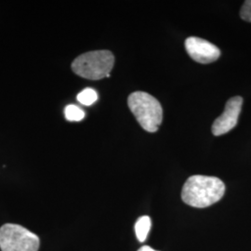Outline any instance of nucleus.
I'll list each match as a JSON object with an SVG mask.
<instances>
[{"instance_id": "1", "label": "nucleus", "mask_w": 251, "mask_h": 251, "mask_svg": "<svg viewBox=\"0 0 251 251\" xmlns=\"http://www.w3.org/2000/svg\"><path fill=\"white\" fill-rule=\"evenodd\" d=\"M225 185L217 177L194 175L184 183L181 199L188 206L204 208L220 201L225 196Z\"/></svg>"}, {"instance_id": "2", "label": "nucleus", "mask_w": 251, "mask_h": 251, "mask_svg": "<svg viewBox=\"0 0 251 251\" xmlns=\"http://www.w3.org/2000/svg\"><path fill=\"white\" fill-rule=\"evenodd\" d=\"M127 105L144 130H158L163 119V109L154 97L144 91H136L128 96Z\"/></svg>"}, {"instance_id": "3", "label": "nucleus", "mask_w": 251, "mask_h": 251, "mask_svg": "<svg viewBox=\"0 0 251 251\" xmlns=\"http://www.w3.org/2000/svg\"><path fill=\"white\" fill-rule=\"evenodd\" d=\"M115 64V57L109 50H95L79 55L72 63L77 75L90 80L109 77Z\"/></svg>"}, {"instance_id": "4", "label": "nucleus", "mask_w": 251, "mask_h": 251, "mask_svg": "<svg viewBox=\"0 0 251 251\" xmlns=\"http://www.w3.org/2000/svg\"><path fill=\"white\" fill-rule=\"evenodd\" d=\"M39 237L19 225L7 224L0 228L2 251H38Z\"/></svg>"}, {"instance_id": "5", "label": "nucleus", "mask_w": 251, "mask_h": 251, "mask_svg": "<svg viewBox=\"0 0 251 251\" xmlns=\"http://www.w3.org/2000/svg\"><path fill=\"white\" fill-rule=\"evenodd\" d=\"M243 98L235 96L226 102L225 112L214 121L211 131L214 136H221L232 130L237 125L242 109Z\"/></svg>"}, {"instance_id": "6", "label": "nucleus", "mask_w": 251, "mask_h": 251, "mask_svg": "<svg viewBox=\"0 0 251 251\" xmlns=\"http://www.w3.org/2000/svg\"><path fill=\"white\" fill-rule=\"evenodd\" d=\"M185 50L194 61L203 64L213 63L221 56V50L217 46L196 36L185 40Z\"/></svg>"}, {"instance_id": "7", "label": "nucleus", "mask_w": 251, "mask_h": 251, "mask_svg": "<svg viewBox=\"0 0 251 251\" xmlns=\"http://www.w3.org/2000/svg\"><path fill=\"white\" fill-rule=\"evenodd\" d=\"M151 225L152 222L148 216H143L137 220L135 224V233L140 242L143 243L146 240L148 233L151 229Z\"/></svg>"}, {"instance_id": "8", "label": "nucleus", "mask_w": 251, "mask_h": 251, "mask_svg": "<svg viewBox=\"0 0 251 251\" xmlns=\"http://www.w3.org/2000/svg\"><path fill=\"white\" fill-rule=\"evenodd\" d=\"M97 100H98L97 92L90 88H87L82 90L77 95V100L86 106H90L91 104H93Z\"/></svg>"}, {"instance_id": "9", "label": "nucleus", "mask_w": 251, "mask_h": 251, "mask_svg": "<svg viewBox=\"0 0 251 251\" xmlns=\"http://www.w3.org/2000/svg\"><path fill=\"white\" fill-rule=\"evenodd\" d=\"M64 115H65V118L68 121L78 122V121H81L85 117V112L81 108L78 107V106L74 105V104H70V105L65 107Z\"/></svg>"}, {"instance_id": "10", "label": "nucleus", "mask_w": 251, "mask_h": 251, "mask_svg": "<svg viewBox=\"0 0 251 251\" xmlns=\"http://www.w3.org/2000/svg\"><path fill=\"white\" fill-rule=\"evenodd\" d=\"M240 16L244 21L251 23V0H247L244 2L240 10Z\"/></svg>"}, {"instance_id": "11", "label": "nucleus", "mask_w": 251, "mask_h": 251, "mask_svg": "<svg viewBox=\"0 0 251 251\" xmlns=\"http://www.w3.org/2000/svg\"><path fill=\"white\" fill-rule=\"evenodd\" d=\"M138 251H154V250H152V248H150V247H148V246H144V247H142L140 250Z\"/></svg>"}]
</instances>
